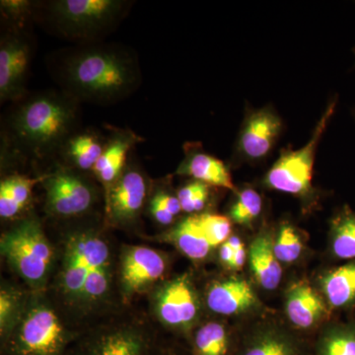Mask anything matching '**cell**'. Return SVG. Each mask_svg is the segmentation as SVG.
<instances>
[{"instance_id": "2e32d148", "label": "cell", "mask_w": 355, "mask_h": 355, "mask_svg": "<svg viewBox=\"0 0 355 355\" xmlns=\"http://www.w3.org/2000/svg\"><path fill=\"white\" fill-rule=\"evenodd\" d=\"M282 123L272 110L263 109L248 116L239 139V148L247 158L265 157L277 141Z\"/></svg>"}, {"instance_id": "4dcf8cb0", "label": "cell", "mask_w": 355, "mask_h": 355, "mask_svg": "<svg viewBox=\"0 0 355 355\" xmlns=\"http://www.w3.org/2000/svg\"><path fill=\"white\" fill-rule=\"evenodd\" d=\"M209 187L202 182L193 181L180 189L177 197L182 210L187 214H196L205 209L209 196Z\"/></svg>"}, {"instance_id": "f35d334b", "label": "cell", "mask_w": 355, "mask_h": 355, "mask_svg": "<svg viewBox=\"0 0 355 355\" xmlns=\"http://www.w3.org/2000/svg\"><path fill=\"white\" fill-rule=\"evenodd\" d=\"M226 242H227L229 246L232 248V250L234 252L239 251L240 249L244 248V245H243L241 239H240L239 237H237V236H230Z\"/></svg>"}, {"instance_id": "8d00e7d4", "label": "cell", "mask_w": 355, "mask_h": 355, "mask_svg": "<svg viewBox=\"0 0 355 355\" xmlns=\"http://www.w3.org/2000/svg\"><path fill=\"white\" fill-rule=\"evenodd\" d=\"M247 254L246 250L245 248H242L239 251H236L234 253V257H233V260L231 261L230 268H233V270H240L244 266L245 263H246Z\"/></svg>"}, {"instance_id": "1f68e13d", "label": "cell", "mask_w": 355, "mask_h": 355, "mask_svg": "<svg viewBox=\"0 0 355 355\" xmlns=\"http://www.w3.org/2000/svg\"><path fill=\"white\" fill-rule=\"evenodd\" d=\"M198 216L212 247L227 241L231 234V222L227 217L214 214H198Z\"/></svg>"}, {"instance_id": "5b68a950", "label": "cell", "mask_w": 355, "mask_h": 355, "mask_svg": "<svg viewBox=\"0 0 355 355\" xmlns=\"http://www.w3.org/2000/svg\"><path fill=\"white\" fill-rule=\"evenodd\" d=\"M1 252L28 284L40 286L46 282L53 252L38 220L26 219L2 235Z\"/></svg>"}, {"instance_id": "7c38bea8", "label": "cell", "mask_w": 355, "mask_h": 355, "mask_svg": "<svg viewBox=\"0 0 355 355\" xmlns=\"http://www.w3.org/2000/svg\"><path fill=\"white\" fill-rule=\"evenodd\" d=\"M157 313L161 321L177 330H188L198 315V300L190 279L177 277L163 287L157 299Z\"/></svg>"}, {"instance_id": "8992f818", "label": "cell", "mask_w": 355, "mask_h": 355, "mask_svg": "<svg viewBox=\"0 0 355 355\" xmlns=\"http://www.w3.org/2000/svg\"><path fill=\"white\" fill-rule=\"evenodd\" d=\"M336 102L326 109L310 141L302 148L282 154L266 176V183L272 190L304 196L312 186L313 166L318 144L335 113Z\"/></svg>"}, {"instance_id": "cb8c5ba5", "label": "cell", "mask_w": 355, "mask_h": 355, "mask_svg": "<svg viewBox=\"0 0 355 355\" xmlns=\"http://www.w3.org/2000/svg\"><path fill=\"white\" fill-rule=\"evenodd\" d=\"M167 239L191 260H203L214 248L200 225L198 214L180 222L168 233Z\"/></svg>"}, {"instance_id": "484cf974", "label": "cell", "mask_w": 355, "mask_h": 355, "mask_svg": "<svg viewBox=\"0 0 355 355\" xmlns=\"http://www.w3.org/2000/svg\"><path fill=\"white\" fill-rule=\"evenodd\" d=\"M331 251L340 260H355V212L347 205L331 222Z\"/></svg>"}, {"instance_id": "7a4b0ae2", "label": "cell", "mask_w": 355, "mask_h": 355, "mask_svg": "<svg viewBox=\"0 0 355 355\" xmlns=\"http://www.w3.org/2000/svg\"><path fill=\"white\" fill-rule=\"evenodd\" d=\"M14 104L2 137L6 154L33 160L53 157L78 130L80 103L62 91L27 95Z\"/></svg>"}, {"instance_id": "ab89813d", "label": "cell", "mask_w": 355, "mask_h": 355, "mask_svg": "<svg viewBox=\"0 0 355 355\" xmlns=\"http://www.w3.org/2000/svg\"><path fill=\"white\" fill-rule=\"evenodd\" d=\"M148 355H177L173 354L171 352H168V350H155L154 349L150 350Z\"/></svg>"}, {"instance_id": "6da1fadb", "label": "cell", "mask_w": 355, "mask_h": 355, "mask_svg": "<svg viewBox=\"0 0 355 355\" xmlns=\"http://www.w3.org/2000/svg\"><path fill=\"white\" fill-rule=\"evenodd\" d=\"M50 62L51 76L60 91L79 103L116 104L141 85L139 57L120 44H76L58 51Z\"/></svg>"}, {"instance_id": "44dd1931", "label": "cell", "mask_w": 355, "mask_h": 355, "mask_svg": "<svg viewBox=\"0 0 355 355\" xmlns=\"http://www.w3.org/2000/svg\"><path fill=\"white\" fill-rule=\"evenodd\" d=\"M177 173L193 177L195 181L202 182L207 186L235 190L232 178L224 163L202 151L188 153Z\"/></svg>"}, {"instance_id": "52a82bcc", "label": "cell", "mask_w": 355, "mask_h": 355, "mask_svg": "<svg viewBox=\"0 0 355 355\" xmlns=\"http://www.w3.org/2000/svg\"><path fill=\"white\" fill-rule=\"evenodd\" d=\"M46 209L58 218L83 216L92 209L96 200L95 187L83 172L60 164L51 174L44 175Z\"/></svg>"}, {"instance_id": "4fadbf2b", "label": "cell", "mask_w": 355, "mask_h": 355, "mask_svg": "<svg viewBox=\"0 0 355 355\" xmlns=\"http://www.w3.org/2000/svg\"><path fill=\"white\" fill-rule=\"evenodd\" d=\"M235 355H312L297 336L279 324L257 327L243 338Z\"/></svg>"}, {"instance_id": "603a6c76", "label": "cell", "mask_w": 355, "mask_h": 355, "mask_svg": "<svg viewBox=\"0 0 355 355\" xmlns=\"http://www.w3.org/2000/svg\"><path fill=\"white\" fill-rule=\"evenodd\" d=\"M44 177L31 178L11 175L0 184V216L12 219L19 216L31 200L33 189L44 181Z\"/></svg>"}, {"instance_id": "9a60e30c", "label": "cell", "mask_w": 355, "mask_h": 355, "mask_svg": "<svg viewBox=\"0 0 355 355\" xmlns=\"http://www.w3.org/2000/svg\"><path fill=\"white\" fill-rule=\"evenodd\" d=\"M142 140V137L128 128H112L102 155L92 172L104 187L106 195L127 167L132 149Z\"/></svg>"}, {"instance_id": "d590c367", "label": "cell", "mask_w": 355, "mask_h": 355, "mask_svg": "<svg viewBox=\"0 0 355 355\" xmlns=\"http://www.w3.org/2000/svg\"><path fill=\"white\" fill-rule=\"evenodd\" d=\"M149 210H150L151 216L159 224L162 225H170L175 220V216L170 214L167 209L161 207L157 202L150 200V205H149Z\"/></svg>"}, {"instance_id": "4316f807", "label": "cell", "mask_w": 355, "mask_h": 355, "mask_svg": "<svg viewBox=\"0 0 355 355\" xmlns=\"http://www.w3.org/2000/svg\"><path fill=\"white\" fill-rule=\"evenodd\" d=\"M316 355H355V321L331 324L316 343Z\"/></svg>"}, {"instance_id": "ac0fdd59", "label": "cell", "mask_w": 355, "mask_h": 355, "mask_svg": "<svg viewBox=\"0 0 355 355\" xmlns=\"http://www.w3.org/2000/svg\"><path fill=\"white\" fill-rule=\"evenodd\" d=\"M286 312L294 327L310 330L328 315V307L312 286L307 282H299L287 289Z\"/></svg>"}, {"instance_id": "e575fe53", "label": "cell", "mask_w": 355, "mask_h": 355, "mask_svg": "<svg viewBox=\"0 0 355 355\" xmlns=\"http://www.w3.org/2000/svg\"><path fill=\"white\" fill-rule=\"evenodd\" d=\"M151 200L157 202L161 207H164L165 209H167L175 217L179 216L183 211L181 203H180L177 196L172 195V193H168V191L163 190L156 191Z\"/></svg>"}, {"instance_id": "d6a6232c", "label": "cell", "mask_w": 355, "mask_h": 355, "mask_svg": "<svg viewBox=\"0 0 355 355\" xmlns=\"http://www.w3.org/2000/svg\"><path fill=\"white\" fill-rule=\"evenodd\" d=\"M19 308V297L17 294L2 288L0 293V331L2 340H6L17 324Z\"/></svg>"}, {"instance_id": "d6986e66", "label": "cell", "mask_w": 355, "mask_h": 355, "mask_svg": "<svg viewBox=\"0 0 355 355\" xmlns=\"http://www.w3.org/2000/svg\"><path fill=\"white\" fill-rule=\"evenodd\" d=\"M106 140L97 130H78L65 141L58 156L65 167L92 173L104 150Z\"/></svg>"}, {"instance_id": "ffe728a7", "label": "cell", "mask_w": 355, "mask_h": 355, "mask_svg": "<svg viewBox=\"0 0 355 355\" xmlns=\"http://www.w3.org/2000/svg\"><path fill=\"white\" fill-rule=\"evenodd\" d=\"M270 233L259 235L250 247L249 261L254 279L266 291H275L282 277V268L273 251Z\"/></svg>"}, {"instance_id": "f1b7e54d", "label": "cell", "mask_w": 355, "mask_h": 355, "mask_svg": "<svg viewBox=\"0 0 355 355\" xmlns=\"http://www.w3.org/2000/svg\"><path fill=\"white\" fill-rule=\"evenodd\" d=\"M302 241L297 231L291 224H284L277 240L273 243V251L279 263H291L297 261L302 253Z\"/></svg>"}, {"instance_id": "ba28073f", "label": "cell", "mask_w": 355, "mask_h": 355, "mask_svg": "<svg viewBox=\"0 0 355 355\" xmlns=\"http://www.w3.org/2000/svg\"><path fill=\"white\" fill-rule=\"evenodd\" d=\"M24 29L11 27L0 40V102L16 103L27 96L33 44Z\"/></svg>"}, {"instance_id": "f546056e", "label": "cell", "mask_w": 355, "mask_h": 355, "mask_svg": "<svg viewBox=\"0 0 355 355\" xmlns=\"http://www.w3.org/2000/svg\"><path fill=\"white\" fill-rule=\"evenodd\" d=\"M37 2L30 0H1L0 12L11 27L25 29L28 21L35 17Z\"/></svg>"}, {"instance_id": "5bb4252c", "label": "cell", "mask_w": 355, "mask_h": 355, "mask_svg": "<svg viewBox=\"0 0 355 355\" xmlns=\"http://www.w3.org/2000/svg\"><path fill=\"white\" fill-rule=\"evenodd\" d=\"M166 263L162 254L147 247H130L121 259V277L128 294L137 293L162 277Z\"/></svg>"}, {"instance_id": "83f0119b", "label": "cell", "mask_w": 355, "mask_h": 355, "mask_svg": "<svg viewBox=\"0 0 355 355\" xmlns=\"http://www.w3.org/2000/svg\"><path fill=\"white\" fill-rule=\"evenodd\" d=\"M263 200L260 193L252 189H246L238 195L237 200L231 207L230 217L240 225H250L260 216Z\"/></svg>"}, {"instance_id": "3957f363", "label": "cell", "mask_w": 355, "mask_h": 355, "mask_svg": "<svg viewBox=\"0 0 355 355\" xmlns=\"http://www.w3.org/2000/svg\"><path fill=\"white\" fill-rule=\"evenodd\" d=\"M132 6L125 0H53L37 2L35 17L60 38L96 43L116 30Z\"/></svg>"}, {"instance_id": "74e56055", "label": "cell", "mask_w": 355, "mask_h": 355, "mask_svg": "<svg viewBox=\"0 0 355 355\" xmlns=\"http://www.w3.org/2000/svg\"><path fill=\"white\" fill-rule=\"evenodd\" d=\"M234 253L235 252L233 251L232 248L229 246L227 242L223 243V244L221 245L219 256H220V260L223 261L225 265L230 266L231 261L233 260V257H234Z\"/></svg>"}, {"instance_id": "e0dca14e", "label": "cell", "mask_w": 355, "mask_h": 355, "mask_svg": "<svg viewBox=\"0 0 355 355\" xmlns=\"http://www.w3.org/2000/svg\"><path fill=\"white\" fill-rule=\"evenodd\" d=\"M207 305L216 314L235 316L259 307L260 300L247 280L231 277L209 287Z\"/></svg>"}, {"instance_id": "7402d4cb", "label": "cell", "mask_w": 355, "mask_h": 355, "mask_svg": "<svg viewBox=\"0 0 355 355\" xmlns=\"http://www.w3.org/2000/svg\"><path fill=\"white\" fill-rule=\"evenodd\" d=\"M327 302L335 309H352L355 306V260L334 268L322 279Z\"/></svg>"}, {"instance_id": "836d02e7", "label": "cell", "mask_w": 355, "mask_h": 355, "mask_svg": "<svg viewBox=\"0 0 355 355\" xmlns=\"http://www.w3.org/2000/svg\"><path fill=\"white\" fill-rule=\"evenodd\" d=\"M109 284V263L93 268L86 279L81 299L90 303L99 300L108 291Z\"/></svg>"}, {"instance_id": "8fae6325", "label": "cell", "mask_w": 355, "mask_h": 355, "mask_svg": "<svg viewBox=\"0 0 355 355\" xmlns=\"http://www.w3.org/2000/svg\"><path fill=\"white\" fill-rule=\"evenodd\" d=\"M153 349L144 331L119 326L89 336L67 355H148Z\"/></svg>"}, {"instance_id": "30bf717a", "label": "cell", "mask_w": 355, "mask_h": 355, "mask_svg": "<svg viewBox=\"0 0 355 355\" xmlns=\"http://www.w3.org/2000/svg\"><path fill=\"white\" fill-rule=\"evenodd\" d=\"M148 193L147 178L139 166L128 161L106 195V210L110 220L125 225L137 220L144 209Z\"/></svg>"}, {"instance_id": "277c9868", "label": "cell", "mask_w": 355, "mask_h": 355, "mask_svg": "<svg viewBox=\"0 0 355 355\" xmlns=\"http://www.w3.org/2000/svg\"><path fill=\"white\" fill-rule=\"evenodd\" d=\"M70 342V334L53 310L33 306L4 340V354L67 355Z\"/></svg>"}, {"instance_id": "d4e9b609", "label": "cell", "mask_w": 355, "mask_h": 355, "mask_svg": "<svg viewBox=\"0 0 355 355\" xmlns=\"http://www.w3.org/2000/svg\"><path fill=\"white\" fill-rule=\"evenodd\" d=\"M191 355H235L232 338L225 324L210 322L193 335Z\"/></svg>"}, {"instance_id": "9c48e42d", "label": "cell", "mask_w": 355, "mask_h": 355, "mask_svg": "<svg viewBox=\"0 0 355 355\" xmlns=\"http://www.w3.org/2000/svg\"><path fill=\"white\" fill-rule=\"evenodd\" d=\"M109 248L102 238L80 233L69 240L62 270V287L70 297L81 298L84 284L93 268L108 265Z\"/></svg>"}]
</instances>
